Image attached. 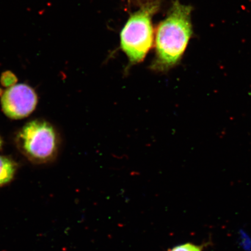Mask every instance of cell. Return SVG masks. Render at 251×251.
Listing matches in <instances>:
<instances>
[{
	"instance_id": "cell-2",
	"label": "cell",
	"mask_w": 251,
	"mask_h": 251,
	"mask_svg": "<svg viewBox=\"0 0 251 251\" xmlns=\"http://www.w3.org/2000/svg\"><path fill=\"white\" fill-rule=\"evenodd\" d=\"M158 1L145 3L131 14L121 33V47L127 56L129 65L143 62L152 47L153 16L159 8Z\"/></svg>"
},
{
	"instance_id": "cell-5",
	"label": "cell",
	"mask_w": 251,
	"mask_h": 251,
	"mask_svg": "<svg viewBox=\"0 0 251 251\" xmlns=\"http://www.w3.org/2000/svg\"><path fill=\"white\" fill-rule=\"evenodd\" d=\"M18 165L8 156L0 155V187L5 186L14 179Z\"/></svg>"
},
{
	"instance_id": "cell-1",
	"label": "cell",
	"mask_w": 251,
	"mask_h": 251,
	"mask_svg": "<svg viewBox=\"0 0 251 251\" xmlns=\"http://www.w3.org/2000/svg\"><path fill=\"white\" fill-rule=\"evenodd\" d=\"M191 6L178 0L159 24L155 40V55L150 69L164 73L178 64L193 34Z\"/></svg>"
},
{
	"instance_id": "cell-7",
	"label": "cell",
	"mask_w": 251,
	"mask_h": 251,
	"mask_svg": "<svg viewBox=\"0 0 251 251\" xmlns=\"http://www.w3.org/2000/svg\"><path fill=\"white\" fill-rule=\"evenodd\" d=\"M169 251H202V248L195 244L187 243L175 247Z\"/></svg>"
},
{
	"instance_id": "cell-4",
	"label": "cell",
	"mask_w": 251,
	"mask_h": 251,
	"mask_svg": "<svg viewBox=\"0 0 251 251\" xmlns=\"http://www.w3.org/2000/svg\"><path fill=\"white\" fill-rule=\"evenodd\" d=\"M38 101L32 88L25 84H15L2 94L3 112L9 118L20 119L27 117L35 109Z\"/></svg>"
},
{
	"instance_id": "cell-8",
	"label": "cell",
	"mask_w": 251,
	"mask_h": 251,
	"mask_svg": "<svg viewBox=\"0 0 251 251\" xmlns=\"http://www.w3.org/2000/svg\"><path fill=\"white\" fill-rule=\"evenodd\" d=\"M2 146V140L1 137H0V149H1Z\"/></svg>"
},
{
	"instance_id": "cell-3",
	"label": "cell",
	"mask_w": 251,
	"mask_h": 251,
	"mask_svg": "<svg viewBox=\"0 0 251 251\" xmlns=\"http://www.w3.org/2000/svg\"><path fill=\"white\" fill-rule=\"evenodd\" d=\"M16 144L20 151L31 162L44 164L57 154L59 140L54 127L43 120L28 122L19 131Z\"/></svg>"
},
{
	"instance_id": "cell-6",
	"label": "cell",
	"mask_w": 251,
	"mask_h": 251,
	"mask_svg": "<svg viewBox=\"0 0 251 251\" xmlns=\"http://www.w3.org/2000/svg\"><path fill=\"white\" fill-rule=\"evenodd\" d=\"M0 80H1L2 86L9 88L15 85V83L17 81V78L11 72L7 71L2 74Z\"/></svg>"
}]
</instances>
